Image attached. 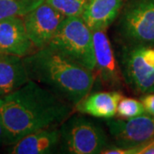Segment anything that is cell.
Wrapping results in <instances>:
<instances>
[{"label": "cell", "mask_w": 154, "mask_h": 154, "mask_svg": "<svg viewBox=\"0 0 154 154\" xmlns=\"http://www.w3.org/2000/svg\"><path fill=\"white\" fill-rule=\"evenodd\" d=\"M72 110L71 104L29 80L0 99L4 144L11 146L31 133L57 127L71 115Z\"/></svg>", "instance_id": "cell-1"}, {"label": "cell", "mask_w": 154, "mask_h": 154, "mask_svg": "<svg viewBox=\"0 0 154 154\" xmlns=\"http://www.w3.org/2000/svg\"><path fill=\"white\" fill-rule=\"evenodd\" d=\"M29 80L43 84L72 105L81 102L94 86V71L50 46L23 57Z\"/></svg>", "instance_id": "cell-2"}, {"label": "cell", "mask_w": 154, "mask_h": 154, "mask_svg": "<svg viewBox=\"0 0 154 154\" xmlns=\"http://www.w3.org/2000/svg\"><path fill=\"white\" fill-rule=\"evenodd\" d=\"M48 46L92 71L96 69L93 31L81 17H65Z\"/></svg>", "instance_id": "cell-3"}, {"label": "cell", "mask_w": 154, "mask_h": 154, "mask_svg": "<svg viewBox=\"0 0 154 154\" xmlns=\"http://www.w3.org/2000/svg\"><path fill=\"white\" fill-rule=\"evenodd\" d=\"M60 149L69 154H99L108 146L104 129L90 118L69 116L61 124Z\"/></svg>", "instance_id": "cell-4"}, {"label": "cell", "mask_w": 154, "mask_h": 154, "mask_svg": "<svg viewBox=\"0 0 154 154\" xmlns=\"http://www.w3.org/2000/svg\"><path fill=\"white\" fill-rule=\"evenodd\" d=\"M117 29L127 45L154 47V0H129Z\"/></svg>", "instance_id": "cell-5"}, {"label": "cell", "mask_w": 154, "mask_h": 154, "mask_svg": "<svg viewBox=\"0 0 154 154\" xmlns=\"http://www.w3.org/2000/svg\"><path fill=\"white\" fill-rule=\"evenodd\" d=\"M122 72L126 82L137 93H153V46L127 45L122 52Z\"/></svg>", "instance_id": "cell-6"}, {"label": "cell", "mask_w": 154, "mask_h": 154, "mask_svg": "<svg viewBox=\"0 0 154 154\" xmlns=\"http://www.w3.org/2000/svg\"><path fill=\"white\" fill-rule=\"evenodd\" d=\"M106 125L115 145L132 149L134 154L154 139V116L146 112L128 119H108Z\"/></svg>", "instance_id": "cell-7"}, {"label": "cell", "mask_w": 154, "mask_h": 154, "mask_svg": "<svg viewBox=\"0 0 154 154\" xmlns=\"http://www.w3.org/2000/svg\"><path fill=\"white\" fill-rule=\"evenodd\" d=\"M65 17L45 2L24 16L26 30L33 46L37 49L47 46Z\"/></svg>", "instance_id": "cell-8"}, {"label": "cell", "mask_w": 154, "mask_h": 154, "mask_svg": "<svg viewBox=\"0 0 154 154\" xmlns=\"http://www.w3.org/2000/svg\"><path fill=\"white\" fill-rule=\"evenodd\" d=\"M23 17H11L0 20V53L25 57L33 52Z\"/></svg>", "instance_id": "cell-9"}, {"label": "cell", "mask_w": 154, "mask_h": 154, "mask_svg": "<svg viewBox=\"0 0 154 154\" xmlns=\"http://www.w3.org/2000/svg\"><path fill=\"white\" fill-rule=\"evenodd\" d=\"M96 69L103 82L110 87L120 84V71L105 30L93 32Z\"/></svg>", "instance_id": "cell-10"}, {"label": "cell", "mask_w": 154, "mask_h": 154, "mask_svg": "<svg viewBox=\"0 0 154 154\" xmlns=\"http://www.w3.org/2000/svg\"><path fill=\"white\" fill-rule=\"evenodd\" d=\"M60 147L59 129L48 128L31 133L11 145L8 152L12 154H50Z\"/></svg>", "instance_id": "cell-11"}, {"label": "cell", "mask_w": 154, "mask_h": 154, "mask_svg": "<svg viewBox=\"0 0 154 154\" xmlns=\"http://www.w3.org/2000/svg\"><path fill=\"white\" fill-rule=\"evenodd\" d=\"M124 0H88L82 18L93 32L106 30L120 14Z\"/></svg>", "instance_id": "cell-12"}, {"label": "cell", "mask_w": 154, "mask_h": 154, "mask_svg": "<svg viewBox=\"0 0 154 154\" xmlns=\"http://www.w3.org/2000/svg\"><path fill=\"white\" fill-rule=\"evenodd\" d=\"M122 94L118 91L97 92L88 94L79 102L75 108L85 115L104 119H111L116 116V109Z\"/></svg>", "instance_id": "cell-13"}, {"label": "cell", "mask_w": 154, "mask_h": 154, "mask_svg": "<svg viewBox=\"0 0 154 154\" xmlns=\"http://www.w3.org/2000/svg\"><path fill=\"white\" fill-rule=\"evenodd\" d=\"M28 81L22 57L0 53V99L17 91Z\"/></svg>", "instance_id": "cell-14"}, {"label": "cell", "mask_w": 154, "mask_h": 154, "mask_svg": "<svg viewBox=\"0 0 154 154\" xmlns=\"http://www.w3.org/2000/svg\"><path fill=\"white\" fill-rule=\"evenodd\" d=\"M45 0H0V20L11 17L26 16Z\"/></svg>", "instance_id": "cell-15"}, {"label": "cell", "mask_w": 154, "mask_h": 154, "mask_svg": "<svg viewBox=\"0 0 154 154\" xmlns=\"http://www.w3.org/2000/svg\"><path fill=\"white\" fill-rule=\"evenodd\" d=\"M65 17H82L88 0H45Z\"/></svg>", "instance_id": "cell-16"}, {"label": "cell", "mask_w": 154, "mask_h": 154, "mask_svg": "<svg viewBox=\"0 0 154 154\" xmlns=\"http://www.w3.org/2000/svg\"><path fill=\"white\" fill-rule=\"evenodd\" d=\"M146 112L140 100L132 98H122L117 105L116 115L122 119L133 118Z\"/></svg>", "instance_id": "cell-17"}, {"label": "cell", "mask_w": 154, "mask_h": 154, "mask_svg": "<svg viewBox=\"0 0 154 154\" xmlns=\"http://www.w3.org/2000/svg\"><path fill=\"white\" fill-rule=\"evenodd\" d=\"M146 112L154 116V93L144 94L140 99Z\"/></svg>", "instance_id": "cell-18"}, {"label": "cell", "mask_w": 154, "mask_h": 154, "mask_svg": "<svg viewBox=\"0 0 154 154\" xmlns=\"http://www.w3.org/2000/svg\"><path fill=\"white\" fill-rule=\"evenodd\" d=\"M0 144H4V128L0 121Z\"/></svg>", "instance_id": "cell-19"}, {"label": "cell", "mask_w": 154, "mask_h": 154, "mask_svg": "<svg viewBox=\"0 0 154 154\" xmlns=\"http://www.w3.org/2000/svg\"><path fill=\"white\" fill-rule=\"evenodd\" d=\"M153 93H154V92H153Z\"/></svg>", "instance_id": "cell-20"}]
</instances>
